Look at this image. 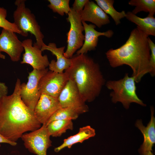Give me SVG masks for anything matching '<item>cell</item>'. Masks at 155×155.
<instances>
[{
    "label": "cell",
    "instance_id": "cell-11",
    "mask_svg": "<svg viewBox=\"0 0 155 155\" xmlns=\"http://www.w3.org/2000/svg\"><path fill=\"white\" fill-rule=\"evenodd\" d=\"M24 53L23 55L22 64H27L37 70L45 69L49 66L50 62L46 55H43L41 49L34 43L31 39L22 41Z\"/></svg>",
    "mask_w": 155,
    "mask_h": 155
},
{
    "label": "cell",
    "instance_id": "cell-10",
    "mask_svg": "<svg viewBox=\"0 0 155 155\" xmlns=\"http://www.w3.org/2000/svg\"><path fill=\"white\" fill-rule=\"evenodd\" d=\"M69 80L65 72L59 73L48 71L39 81V91L41 94H46L58 98Z\"/></svg>",
    "mask_w": 155,
    "mask_h": 155
},
{
    "label": "cell",
    "instance_id": "cell-9",
    "mask_svg": "<svg viewBox=\"0 0 155 155\" xmlns=\"http://www.w3.org/2000/svg\"><path fill=\"white\" fill-rule=\"evenodd\" d=\"M58 99L61 107H68L79 115L88 111L89 108L82 97L74 83L69 80Z\"/></svg>",
    "mask_w": 155,
    "mask_h": 155
},
{
    "label": "cell",
    "instance_id": "cell-5",
    "mask_svg": "<svg viewBox=\"0 0 155 155\" xmlns=\"http://www.w3.org/2000/svg\"><path fill=\"white\" fill-rule=\"evenodd\" d=\"M135 83L134 77L129 76L128 73L118 80L107 81L106 86L108 89L112 90L110 93L112 102L114 103L119 102L127 109L132 103L146 106V104L137 94Z\"/></svg>",
    "mask_w": 155,
    "mask_h": 155
},
{
    "label": "cell",
    "instance_id": "cell-12",
    "mask_svg": "<svg viewBox=\"0 0 155 155\" xmlns=\"http://www.w3.org/2000/svg\"><path fill=\"white\" fill-rule=\"evenodd\" d=\"M24 51L22 42L16 33L3 29L0 34V52L6 53L12 61L18 62Z\"/></svg>",
    "mask_w": 155,
    "mask_h": 155
},
{
    "label": "cell",
    "instance_id": "cell-14",
    "mask_svg": "<svg viewBox=\"0 0 155 155\" xmlns=\"http://www.w3.org/2000/svg\"><path fill=\"white\" fill-rule=\"evenodd\" d=\"M82 23L85 32L84 40L82 47L77 51V55L86 54L88 51L95 50L98 44L99 36H104L110 38L114 34L112 30L99 32L95 30L96 26L95 25L88 24L84 22H82Z\"/></svg>",
    "mask_w": 155,
    "mask_h": 155
},
{
    "label": "cell",
    "instance_id": "cell-32",
    "mask_svg": "<svg viewBox=\"0 0 155 155\" xmlns=\"http://www.w3.org/2000/svg\"><path fill=\"white\" fill-rule=\"evenodd\" d=\"M0 146H1V145H0Z\"/></svg>",
    "mask_w": 155,
    "mask_h": 155
},
{
    "label": "cell",
    "instance_id": "cell-23",
    "mask_svg": "<svg viewBox=\"0 0 155 155\" xmlns=\"http://www.w3.org/2000/svg\"><path fill=\"white\" fill-rule=\"evenodd\" d=\"M79 114L73 109L68 107H61L51 117L45 125L57 120H71L77 119Z\"/></svg>",
    "mask_w": 155,
    "mask_h": 155
},
{
    "label": "cell",
    "instance_id": "cell-4",
    "mask_svg": "<svg viewBox=\"0 0 155 155\" xmlns=\"http://www.w3.org/2000/svg\"><path fill=\"white\" fill-rule=\"evenodd\" d=\"M25 0H16L15 2L16 9L13 17V23L20 32L22 36L26 37L29 33L33 35L36 42L34 43L41 49L45 44L43 40L44 36L34 14L26 7Z\"/></svg>",
    "mask_w": 155,
    "mask_h": 155
},
{
    "label": "cell",
    "instance_id": "cell-7",
    "mask_svg": "<svg viewBox=\"0 0 155 155\" xmlns=\"http://www.w3.org/2000/svg\"><path fill=\"white\" fill-rule=\"evenodd\" d=\"M47 68L42 70L33 69L28 73L27 83L21 84L20 96L25 105L34 111L41 95L38 84L41 77L48 71Z\"/></svg>",
    "mask_w": 155,
    "mask_h": 155
},
{
    "label": "cell",
    "instance_id": "cell-13",
    "mask_svg": "<svg viewBox=\"0 0 155 155\" xmlns=\"http://www.w3.org/2000/svg\"><path fill=\"white\" fill-rule=\"evenodd\" d=\"M61 108L58 98L42 94L34 111L38 121L41 124H45L53 114Z\"/></svg>",
    "mask_w": 155,
    "mask_h": 155
},
{
    "label": "cell",
    "instance_id": "cell-8",
    "mask_svg": "<svg viewBox=\"0 0 155 155\" xmlns=\"http://www.w3.org/2000/svg\"><path fill=\"white\" fill-rule=\"evenodd\" d=\"M50 136L46 125L43 124L36 130L23 134L21 138L30 152L37 155H46L47 149L52 146Z\"/></svg>",
    "mask_w": 155,
    "mask_h": 155
},
{
    "label": "cell",
    "instance_id": "cell-19",
    "mask_svg": "<svg viewBox=\"0 0 155 155\" xmlns=\"http://www.w3.org/2000/svg\"><path fill=\"white\" fill-rule=\"evenodd\" d=\"M125 18L129 21L135 24L140 30L148 36H155V18L148 16L141 18L131 12L126 13Z\"/></svg>",
    "mask_w": 155,
    "mask_h": 155
},
{
    "label": "cell",
    "instance_id": "cell-27",
    "mask_svg": "<svg viewBox=\"0 0 155 155\" xmlns=\"http://www.w3.org/2000/svg\"><path fill=\"white\" fill-rule=\"evenodd\" d=\"M89 0H75L71 7L80 13L83 10L85 5Z\"/></svg>",
    "mask_w": 155,
    "mask_h": 155
},
{
    "label": "cell",
    "instance_id": "cell-15",
    "mask_svg": "<svg viewBox=\"0 0 155 155\" xmlns=\"http://www.w3.org/2000/svg\"><path fill=\"white\" fill-rule=\"evenodd\" d=\"M82 22H89L98 28L110 23L109 16L94 2L88 0L80 13Z\"/></svg>",
    "mask_w": 155,
    "mask_h": 155
},
{
    "label": "cell",
    "instance_id": "cell-21",
    "mask_svg": "<svg viewBox=\"0 0 155 155\" xmlns=\"http://www.w3.org/2000/svg\"><path fill=\"white\" fill-rule=\"evenodd\" d=\"M95 1L105 13L111 16L116 25L120 24L121 20L125 17L126 13L124 10L119 12L115 9L113 5L114 0H95Z\"/></svg>",
    "mask_w": 155,
    "mask_h": 155
},
{
    "label": "cell",
    "instance_id": "cell-31",
    "mask_svg": "<svg viewBox=\"0 0 155 155\" xmlns=\"http://www.w3.org/2000/svg\"><path fill=\"white\" fill-rule=\"evenodd\" d=\"M5 56L0 52V59H5Z\"/></svg>",
    "mask_w": 155,
    "mask_h": 155
},
{
    "label": "cell",
    "instance_id": "cell-2",
    "mask_svg": "<svg viewBox=\"0 0 155 155\" xmlns=\"http://www.w3.org/2000/svg\"><path fill=\"white\" fill-rule=\"evenodd\" d=\"M148 37L137 26L131 32L124 44L117 49H111L106 53L110 65L113 68L124 65L129 66L135 82H140L143 77L151 71Z\"/></svg>",
    "mask_w": 155,
    "mask_h": 155
},
{
    "label": "cell",
    "instance_id": "cell-25",
    "mask_svg": "<svg viewBox=\"0 0 155 155\" xmlns=\"http://www.w3.org/2000/svg\"><path fill=\"white\" fill-rule=\"evenodd\" d=\"M7 11L3 7H0V27L3 29L20 34V32L15 24L11 22L6 19Z\"/></svg>",
    "mask_w": 155,
    "mask_h": 155
},
{
    "label": "cell",
    "instance_id": "cell-24",
    "mask_svg": "<svg viewBox=\"0 0 155 155\" xmlns=\"http://www.w3.org/2000/svg\"><path fill=\"white\" fill-rule=\"evenodd\" d=\"M49 4L48 7L54 13H57L61 16L65 14H67L71 10L69 0H48Z\"/></svg>",
    "mask_w": 155,
    "mask_h": 155
},
{
    "label": "cell",
    "instance_id": "cell-3",
    "mask_svg": "<svg viewBox=\"0 0 155 155\" xmlns=\"http://www.w3.org/2000/svg\"><path fill=\"white\" fill-rule=\"evenodd\" d=\"M71 59V64L65 72L74 83L85 102L94 101L105 82L99 65L86 54H76Z\"/></svg>",
    "mask_w": 155,
    "mask_h": 155
},
{
    "label": "cell",
    "instance_id": "cell-26",
    "mask_svg": "<svg viewBox=\"0 0 155 155\" xmlns=\"http://www.w3.org/2000/svg\"><path fill=\"white\" fill-rule=\"evenodd\" d=\"M148 42L151 52L150 61L151 71L150 74L154 77L155 75V44L149 37Z\"/></svg>",
    "mask_w": 155,
    "mask_h": 155
},
{
    "label": "cell",
    "instance_id": "cell-17",
    "mask_svg": "<svg viewBox=\"0 0 155 155\" xmlns=\"http://www.w3.org/2000/svg\"><path fill=\"white\" fill-rule=\"evenodd\" d=\"M65 48V46L57 48L53 42L49 43L48 45L45 44L42 47L41 49L42 52L45 50L49 51L56 57V61L52 60L50 62L49 67L50 71L62 73L71 65V58H67L64 55Z\"/></svg>",
    "mask_w": 155,
    "mask_h": 155
},
{
    "label": "cell",
    "instance_id": "cell-28",
    "mask_svg": "<svg viewBox=\"0 0 155 155\" xmlns=\"http://www.w3.org/2000/svg\"><path fill=\"white\" fill-rule=\"evenodd\" d=\"M8 88L5 84L0 82V99L3 96L7 95Z\"/></svg>",
    "mask_w": 155,
    "mask_h": 155
},
{
    "label": "cell",
    "instance_id": "cell-22",
    "mask_svg": "<svg viewBox=\"0 0 155 155\" xmlns=\"http://www.w3.org/2000/svg\"><path fill=\"white\" fill-rule=\"evenodd\" d=\"M128 4L135 7L132 12L136 15L142 11L148 12V16H154L155 13V0H131Z\"/></svg>",
    "mask_w": 155,
    "mask_h": 155
},
{
    "label": "cell",
    "instance_id": "cell-1",
    "mask_svg": "<svg viewBox=\"0 0 155 155\" xmlns=\"http://www.w3.org/2000/svg\"><path fill=\"white\" fill-rule=\"evenodd\" d=\"M21 84L17 79L12 94L0 99V133L8 140L16 142L24 133L41 127L34 111L21 99Z\"/></svg>",
    "mask_w": 155,
    "mask_h": 155
},
{
    "label": "cell",
    "instance_id": "cell-6",
    "mask_svg": "<svg viewBox=\"0 0 155 155\" xmlns=\"http://www.w3.org/2000/svg\"><path fill=\"white\" fill-rule=\"evenodd\" d=\"M67 15L66 19L69 23L70 27L66 34L67 46L64 55L67 58L70 59L83 46L85 36L83 33L84 29L80 13L71 7V10Z\"/></svg>",
    "mask_w": 155,
    "mask_h": 155
},
{
    "label": "cell",
    "instance_id": "cell-29",
    "mask_svg": "<svg viewBox=\"0 0 155 155\" xmlns=\"http://www.w3.org/2000/svg\"><path fill=\"white\" fill-rule=\"evenodd\" d=\"M0 143H5L8 144L12 146H15L17 145V143L10 141L6 139L0 133Z\"/></svg>",
    "mask_w": 155,
    "mask_h": 155
},
{
    "label": "cell",
    "instance_id": "cell-18",
    "mask_svg": "<svg viewBox=\"0 0 155 155\" xmlns=\"http://www.w3.org/2000/svg\"><path fill=\"white\" fill-rule=\"evenodd\" d=\"M95 134V129L90 126L81 127L78 133L65 139L61 145L54 149V151L58 152L66 147L70 148L74 144L82 143L84 141L94 137Z\"/></svg>",
    "mask_w": 155,
    "mask_h": 155
},
{
    "label": "cell",
    "instance_id": "cell-30",
    "mask_svg": "<svg viewBox=\"0 0 155 155\" xmlns=\"http://www.w3.org/2000/svg\"><path fill=\"white\" fill-rule=\"evenodd\" d=\"M140 155H154L152 151H148L145 152L142 154H140Z\"/></svg>",
    "mask_w": 155,
    "mask_h": 155
},
{
    "label": "cell",
    "instance_id": "cell-20",
    "mask_svg": "<svg viewBox=\"0 0 155 155\" xmlns=\"http://www.w3.org/2000/svg\"><path fill=\"white\" fill-rule=\"evenodd\" d=\"M46 126L49 135L53 137L60 136L67 130L73 129L71 120H55L51 122Z\"/></svg>",
    "mask_w": 155,
    "mask_h": 155
},
{
    "label": "cell",
    "instance_id": "cell-16",
    "mask_svg": "<svg viewBox=\"0 0 155 155\" xmlns=\"http://www.w3.org/2000/svg\"><path fill=\"white\" fill-rule=\"evenodd\" d=\"M150 111L151 119L146 126L143 125L141 119L137 120L135 123V126L140 131L144 137L143 142L138 150L140 154L152 151L155 143V118L153 107H151Z\"/></svg>",
    "mask_w": 155,
    "mask_h": 155
}]
</instances>
